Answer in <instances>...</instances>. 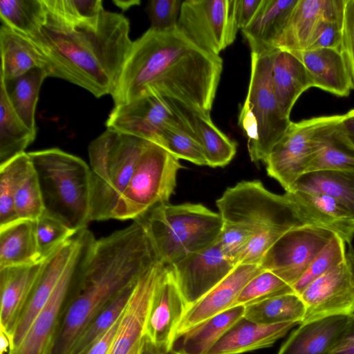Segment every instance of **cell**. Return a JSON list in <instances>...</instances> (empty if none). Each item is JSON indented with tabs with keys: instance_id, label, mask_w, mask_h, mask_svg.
I'll return each mask as SVG.
<instances>
[{
	"instance_id": "obj_1",
	"label": "cell",
	"mask_w": 354,
	"mask_h": 354,
	"mask_svg": "<svg viewBox=\"0 0 354 354\" xmlns=\"http://www.w3.org/2000/svg\"><path fill=\"white\" fill-rule=\"evenodd\" d=\"M222 71V58L198 47L178 27L149 28L133 41L111 95L115 106L161 97L190 112L209 113Z\"/></svg>"
},
{
	"instance_id": "obj_2",
	"label": "cell",
	"mask_w": 354,
	"mask_h": 354,
	"mask_svg": "<svg viewBox=\"0 0 354 354\" xmlns=\"http://www.w3.org/2000/svg\"><path fill=\"white\" fill-rule=\"evenodd\" d=\"M158 260L142 227L95 239L80 262L46 354H70L87 326Z\"/></svg>"
},
{
	"instance_id": "obj_3",
	"label": "cell",
	"mask_w": 354,
	"mask_h": 354,
	"mask_svg": "<svg viewBox=\"0 0 354 354\" xmlns=\"http://www.w3.org/2000/svg\"><path fill=\"white\" fill-rule=\"evenodd\" d=\"M130 23L104 10L92 26L71 27L46 19L32 40L46 57L50 77L79 86L96 97L111 95L132 46Z\"/></svg>"
},
{
	"instance_id": "obj_4",
	"label": "cell",
	"mask_w": 354,
	"mask_h": 354,
	"mask_svg": "<svg viewBox=\"0 0 354 354\" xmlns=\"http://www.w3.org/2000/svg\"><path fill=\"white\" fill-rule=\"evenodd\" d=\"M216 204L223 223L251 235L239 263L259 265L265 252L284 233L306 225L286 193L274 194L257 180L227 187Z\"/></svg>"
},
{
	"instance_id": "obj_5",
	"label": "cell",
	"mask_w": 354,
	"mask_h": 354,
	"mask_svg": "<svg viewBox=\"0 0 354 354\" xmlns=\"http://www.w3.org/2000/svg\"><path fill=\"white\" fill-rule=\"evenodd\" d=\"M39 181L46 215L77 232L90 222L91 169L58 148L28 152Z\"/></svg>"
},
{
	"instance_id": "obj_6",
	"label": "cell",
	"mask_w": 354,
	"mask_h": 354,
	"mask_svg": "<svg viewBox=\"0 0 354 354\" xmlns=\"http://www.w3.org/2000/svg\"><path fill=\"white\" fill-rule=\"evenodd\" d=\"M134 221L144 229L157 259L167 266L215 243L223 227L219 213L201 203L159 204Z\"/></svg>"
},
{
	"instance_id": "obj_7",
	"label": "cell",
	"mask_w": 354,
	"mask_h": 354,
	"mask_svg": "<svg viewBox=\"0 0 354 354\" xmlns=\"http://www.w3.org/2000/svg\"><path fill=\"white\" fill-rule=\"evenodd\" d=\"M151 143L106 129L89 144L90 221L114 219L120 197L140 157Z\"/></svg>"
},
{
	"instance_id": "obj_8",
	"label": "cell",
	"mask_w": 354,
	"mask_h": 354,
	"mask_svg": "<svg viewBox=\"0 0 354 354\" xmlns=\"http://www.w3.org/2000/svg\"><path fill=\"white\" fill-rule=\"evenodd\" d=\"M273 51L251 53L248 91L239 115V124L248 138L250 160L257 164L265 160L292 122L281 112L273 91Z\"/></svg>"
},
{
	"instance_id": "obj_9",
	"label": "cell",
	"mask_w": 354,
	"mask_h": 354,
	"mask_svg": "<svg viewBox=\"0 0 354 354\" xmlns=\"http://www.w3.org/2000/svg\"><path fill=\"white\" fill-rule=\"evenodd\" d=\"M183 167L178 158L151 143L140 157L120 197L114 219L134 221L153 207L169 203Z\"/></svg>"
},
{
	"instance_id": "obj_10",
	"label": "cell",
	"mask_w": 354,
	"mask_h": 354,
	"mask_svg": "<svg viewBox=\"0 0 354 354\" xmlns=\"http://www.w3.org/2000/svg\"><path fill=\"white\" fill-rule=\"evenodd\" d=\"M343 118L342 115L314 117L291 122L285 134L263 162L268 175L288 191L308 171L326 134Z\"/></svg>"
},
{
	"instance_id": "obj_11",
	"label": "cell",
	"mask_w": 354,
	"mask_h": 354,
	"mask_svg": "<svg viewBox=\"0 0 354 354\" xmlns=\"http://www.w3.org/2000/svg\"><path fill=\"white\" fill-rule=\"evenodd\" d=\"M177 27L198 47L219 55L239 30L236 0L183 1Z\"/></svg>"
},
{
	"instance_id": "obj_12",
	"label": "cell",
	"mask_w": 354,
	"mask_h": 354,
	"mask_svg": "<svg viewBox=\"0 0 354 354\" xmlns=\"http://www.w3.org/2000/svg\"><path fill=\"white\" fill-rule=\"evenodd\" d=\"M335 234L319 226L305 225L294 227L268 249L259 265L292 286Z\"/></svg>"
},
{
	"instance_id": "obj_13",
	"label": "cell",
	"mask_w": 354,
	"mask_h": 354,
	"mask_svg": "<svg viewBox=\"0 0 354 354\" xmlns=\"http://www.w3.org/2000/svg\"><path fill=\"white\" fill-rule=\"evenodd\" d=\"M189 120L190 112L174 101L149 97L115 106L106 126L158 145L164 129Z\"/></svg>"
},
{
	"instance_id": "obj_14",
	"label": "cell",
	"mask_w": 354,
	"mask_h": 354,
	"mask_svg": "<svg viewBox=\"0 0 354 354\" xmlns=\"http://www.w3.org/2000/svg\"><path fill=\"white\" fill-rule=\"evenodd\" d=\"M169 266L188 308L219 283L236 265L216 241Z\"/></svg>"
},
{
	"instance_id": "obj_15",
	"label": "cell",
	"mask_w": 354,
	"mask_h": 354,
	"mask_svg": "<svg viewBox=\"0 0 354 354\" xmlns=\"http://www.w3.org/2000/svg\"><path fill=\"white\" fill-rule=\"evenodd\" d=\"M299 296L306 307L301 324L354 315V281L346 260L312 282Z\"/></svg>"
},
{
	"instance_id": "obj_16",
	"label": "cell",
	"mask_w": 354,
	"mask_h": 354,
	"mask_svg": "<svg viewBox=\"0 0 354 354\" xmlns=\"http://www.w3.org/2000/svg\"><path fill=\"white\" fill-rule=\"evenodd\" d=\"M167 268L158 261L139 279L122 313L109 354H129L142 342L156 289Z\"/></svg>"
},
{
	"instance_id": "obj_17",
	"label": "cell",
	"mask_w": 354,
	"mask_h": 354,
	"mask_svg": "<svg viewBox=\"0 0 354 354\" xmlns=\"http://www.w3.org/2000/svg\"><path fill=\"white\" fill-rule=\"evenodd\" d=\"M95 240L92 234L86 241L62 274L48 302L35 319L19 347L8 354H46L77 266Z\"/></svg>"
},
{
	"instance_id": "obj_18",
	"label": "cell",
	"mask_w": 354,
	"mask_h": 354,
	"mask_svg": "<svg viewBox=\"0 0 354 354\" xmlns=\"http://www.w3.org/2000/svg\"><path fill=\"white\" fill-rule=\"evenodd\" d=\"M187 308L168 266L156 289L144 337L158 347L171 350L177 328Z\"/></svg>"
},
{
	"instance_id": "obj_19",
	"label": "cell",
	"mask_w": 354,
	"mask_h": 354,
	"mask_svg": "<svg viewBox=\"0 0 354 354\" xmlns=\"http://www.w3.org/2000/svg\"><path fill=\"white\" fill-rule=\"evenodd\" d=\"M263 270L259 264L236 265L219 283L187 308L175 336L207 319L234 307L244 286L252 278Z\"/></svg>"
},
{
	"instance_id": "obj_20",
	"label": "cell",
	"mask_w": 354,
	"mask_h": 354,
	"mask_svg": "<svg viewBox=\"0 0 354 354\" xmlns=\"http://www.w3.org/2000/svg\"><path fill=\"white\" fill-rule=\"evenodd\" d=\"M345 0H297L275 49H307L317 28L326 19L342 17Z\"/></svg>"
},
{
	"instance_id": "obj_21",
	"label": "cell",
	"mask_w": 354,
	"mask_h": 354,
	"mask_svg": "<svg viewBox=\"0 0 354 354\" xmlns=\"http://www.w3.org/2000/svg\"><path fill=\"white\" fill-rule=\"evenodd\" d=\"M44 259L31 265L0 268V329L8 335L12 343L17 324L39 278Z\"/></svg>"
},
{
	"instance_id": "obj_22",
	"label": "cell",
	"mask_w": 354,
	"mask_h": 354,
	"mask_svg": "<svg viewBox=\"0 0 354 354\" xmlns=\"http://www.w3.org/2000/svg\"><path fill=\"white\" fill-rule=\"evenodd\" d=\"M295 204L306 225L329 229L347 243L354 238V220L332 198L317 193L289 190L285 192Z\"/></svg>"
},
{
	"instance_id": "obj_23",
	"label": "cell",
	"mask_w": 354,
	"mask_h": 354,
	"mask_svg": "<svg viewBox=\"0 0 354 354\" xmlns=\"http://www.w3.org/2000/svg\"><path fill=\"white\" fill-rule=\"evenodd\" d=\"M351 317L337 315L301 324L277 354H329L346 330Z\"/></svg>"
},
{
	"instance_id": "obj_24",
	"label": "cell",
	"mask_w": 354,
	"mask_h": 354,
	"mask_svg": "<svg viewBox=\"0 0 354 354\" xmlns=\"http://www.w3.org/2000/svg\"><path fill=\"white\" fill-rule=\"evenodd\" d=\"M297 322L261 324L241 318L211 348L207 354H239L272 346Z\"/></svg>"
},
{
	"instance_id": "obj_25",
	"label": "cell",
	"mask_w": 354,
	"mask_h": 354,
	"mask_svg": "<svg viewBox=\"0 0 354 354\" xmlns=\"http://www.w3.org/2000/svg\"><path fill=\"white\" fill-rule=\"evenodd\" d=\"M292 53L305 66L313 87L339 97L348 96L353 89L352 80L340 49L321 48Z\"/></svg>"
},
{
	"instance_id": "obj_26",
	"label": "cell",
	"mask_w": 354,
	"mask_h": 354,
	"mask_svg": "<svg viewBox=\"0 0 354 354\" xmlns=\"http://www.w3.org/2000/svg\"><path fill=\"white\" fill-rule=\"evenodd\" d=\"M297 0H263L256 15L241 32L251 53L262 54L275 50Z\"/></svg>"
},
{
	"instance_id": "obj_27",
	"label": "cell",
	"mask_w": 354,
	"mask_h": 354,
	"mask_svg": "<svg viewBox=\"0 0 354 354\" xmlns=\"http://www.w3.org/2000/svg\"><path fill=\"white\" fill-rule=\"evenodd\" d=\"M272 83L280 109L289 118L297 99L313 87L301 61L292 52L281 49H275L272 53Z\"/></svg>"
},
{
	"instance_id": "obj_28",
	"label": "cell",
	"mask_w": 354,
	"mask_h": 354,
	"mask_svg": "<svg viewBox=\"0 0 354 354\" xmlns=\"http://www.w3.org/2000/svg\"><path fill=\"white\" fill-rule=\"evenodd\" d=\"M1 73L4 82L19 77L35 68L50 66L44 55L28 37L1 25L0 28Z\"/></svg>"
},
{
	"instance_id": "obj_29",
	"label": "cell",
	"mask_w": 354,
	"mask_h": 354,
	"mask_svg": "<svg viewBox=\"0 0 354 354\" xmlns=\"http://www.w3.org/2000/svg\"><path fill=\"white\" fill-rule=\"evenodd\" d=\"M245 306H234L176 335L171 350L178 354H207L221 336L243 317Z\"/></svg>"
},
{
	"instance_id": "obj_30",
	"label": "cell",
	"mask_w": 354,
	"mask_h": 354,
	"mask_svg": "<svg viewBox=\"0 0 354 354\" xmlns=\"http://www.w3.org/2000/svg\"><path fill=\"white\" fill-rule=\"evenodd\" d=\"M42 259L35 221L18 220L0 227V268L31 265Z\"/></svg>"
},
{
	"instance_id": "obj_31",
	"label": "cell",
	"mask_w": 354,
	"mask_h": 354,
	"mask_svg": "<svg viewBox=\"0 0 354 354\" xmlns=\"http://www.w3.org/2000/svg\"><path fill=\"white\" fill-rule=\"evenodd\" d=\"M289 190L328 196L343 207L354 220V173L335 170L306 172Z\"/></svg>"
},
{
	"instance_id": "obj_32",
	"label": "cell",
	"mask_w": 354,
	"mask_h": 354,
	"mask_svg": "<svg viewBox=\"0 0 354 354\" xmlns=\"http://www.w3.org/2000/svg\"><path fill=\"white\" fill-rule=\"evenodd\" d=\"M0 166L16 156L35 140L36 132L30 130L13 109L4 86L0 82Z\"/></svg>"
},
{
	"instance_id": "obj_33",
	"label": "cell",
	"mask_w": 354,
	"mask_h": 354,
	"mask_svg": "<svg viewBox=\"0 0 354 354\" xmlns=\"http://www.w3.org/2000/svg\"><path fill=\"white\" fill-rule=\"evenodd\" d=\"M48 77L49 75L46 69L35 68L9 81H0L16 113L30 130L36 133V106L41 86Z\"/></svg>"
},
{
	"instance_id": "obj_34",
	"label": "cell",
	"mask_w": 354,
	"mask_h": 354,
	"mask_svg": "<svg viewBox=\"0 0 354 354\" xmlns=\"http://www.w3.org/2000/svg\"><path fill=\"white\" fill-rule=\"evenodd\" d=\"M193 129L202 147L207 166L223 167L236 153V143L212 122L209 113L190 112Z\"/></svg>"
},
{
	"instance_id": "obj_35",
	"label": "cell",
	"mask_w": 354,
	"mask_h": 354,
	"mask_svg": "<svg viewBox=\"0 0 354 354\" xmlns=\"http://www.w3.org/2000/svg\"><path fill=\"white\" fill-rule=\"evenodd\" d=\"M306 307L295 292L272 297L245 306L243 317L261 324L297 322L301 324Z\"/></svg>"
},
{
	"instance_id": "obj_36",
	"label": "cell",
	"mask_w": 354,
	"mask_h": 354,
	"mask_svg": "<svg viewBox=\"0 0 354 354\" xmlns=\"http://www.w3.org/2000/svg\"><path fill=\"white\" fill-rule=\"evenodd\" d=\"M340 122L326 134L307 172L335 170L354 173V146L342 132Z\"/></svg>"
},
{
	"instance_id": "obj_37",
	"label": "cell",
	"mask_w": 354,
	"mask_h": 354,
	"mask_svg": "<svg viewBox=\"0 0 354 354\" xmlns=\"http://www.w3.org/2000/svg\"><path fill=\"white\" fill-rule=\"evenodd\" d=\"M0 17L3 25L30 37L45 24L46 9L43 0H1Z\"/></svg>"
},
{
	"instance_id": "obj_38",
	"label": "cell",
	"mask_w": 354,
	"mask_h": 354,
	"mask_svg": "<svg viewBox=\"0 0 354 354\" xmlns=\"http://www.w3.org/2000/svg\"><path fill=\"white\" fill-rule=\"evenodd\" d=\"M31 167L32 162L26 152L0 166V227L19 220L15 196Z\"/></svg>"
},
{
	"instance_id": "obj_39",
	"label": "cell",
	"mask_w": 354,
	"mask_h": 354,
	"mask_svg": "<svg viewBox=\"0 0 354 354\" xmlns=\"http://www.w3.org/2000/svg\"><path fill=\"white\" fill-rule=\"evenodd\" d=\"M46 19L71 26L96 24L105 10L102 0H43Z\"/></svg>"
},
{
	"instance_id": "obj_40",
	"label": "cell",
	"mask_w": 354,
	"mask_h": 354,
	"mask_svg": "<svg viewBox=\"0 0 354 354\" xmlns=\"http://www.w3.org/2000/svg\"><path fill=\"white\" fill-rule=\"evenodd\" d=\"M136 283L124 288L95 317L81 333L70 354H86L92 345L113 326L123 313Z\"/></svg>"
},
{
	"instance_id": "obj_41",
	"label": "cell",
	"mask_w": 354,
	"mask_h": 354,
	"mask_svg": "<svg viewBox=\"0 0 354 354\" xmlns=\"http://www.w3.org/2000/svg\"><path fill=\"white\" fill-rule=\"evenodd\" d=\"M158 145L167 149L177 158L204 166L207 162L202 147L189 122L171 125L162 131Z\"/></svg>"
},
{
	"instance_id": "obj_42",
	"label": "cell",
	"mask_w": 354,
	"mask_h": 354,
	"mask_svg": "<svg viewBox=\"0 0 354 354\" xmlns=\"http://www.w3.org/2000/svg\"><path fill=\"white\" fill-rule=\"evenodd\" d=\"M345 243L339 236L335 234L292 286L294 292L300 295L312 282L343 263L346 260Z\"/></svg>"
},
{
	"instance_id": "obj_43",
	"label": "cell",
	"mask_w": 354,
	"mask_h": 354,
	"mask_svg": "<svg viewBox=\"0 0 354 354\" xmlns=\"http://www.w3.org/2000/svg\"><path fill=\"white\" fill-rule=\"evenodd\" d=\"M292 292H295L290 285L272 272L263 270L244 286L234 306H246L272 297Z\"/></svg>"
},
{
	"instance_id": "obj_44",
	"label": "cell",
	"mask_w": 354,
	"mask_h": 354,
	"mask_svg": "<svg viewBox=\"0 0 354 354\" xmlns=\"http://www.w3.org/2000/svg\"><path fill=\"white\" fill-rule=\"evenodd\" d=\"M15 208L19 220L35 221L44 213L41 192L32 165L17 190Z\"/></svg>"
},
{
	"instance_id": "obj_45",
	"label": "cell",
	"mask_w": 354,
	"mask_h": 354,
	"mask_svg": "<svg viewBox=\"0 0 354 354\" xmlns=\"http://www.w3.org/2000/svg\"><path fill=\"white\" fill-rule=\"evenodd\" d=\"M35 224L37 243L41 259L46 258L76 233L45 214L36 220Z\"/></svg>"
},
{
	"instance_id": "obj_46",
	"label": "cell",
	"mask_w": 354,
	"mask_h": 354,
	"mask_svg": "<svg viewBox=\"0 0 354 354\" xmlns=\"http://www.w3.org/2000/svg\"><path fill=\"white\" fill-rule=\"evenodd\" d=\"M180 0H151L147 12L151 21L149 28L165 31L177 27L182 5Z\"/></svg>"
},
{
	"instance_id": "obj_47",
	"label": "cell",
	"mask_w": 354,
	"mask_h": 354,
	"mask_svg": "<svg viewBox=\"0 0 354 354\" xmlns=\"http://www.w3.org/2000/svg\"><path fill=\"white\" fill-rule=\"evenodd\" d=\"M250 239L251 235L245 230L223 223L217 242L224 254L237 265Z\"/></svg>"
},
{
	"instance_id": "obj_48",
	"label": "cell",
	"mask_w": 354,
	"mask_h": 354,
	"mask_svg": "<svg viewBox=\"0 0 354 354\" xmlns=\"http://www.w3.org/2000/svg\"><path fill=\"white\" fill-rule=\"evenodd\" d=\"M342 17H331L322 21L306 50L340 49Z\"/></svg>"
},
{
	"instance_id": "obj_49",
	"label": "cell",
	"mask_w": 354,
	"mask_h": 354,
	"mask_svg": "<svg viewBox=\"0 0 354 354\" xmlns=\"http://www.w3.org/2000/svg\"><path fill=\"white\" fill-rule=\"evenodd\" d=\"M340 50L346 63L354 89V0H345Z\"/></svg>"
},
{
	"instance_id": "obj_50",
	"label": "cell",
	"mask_w": 354,
	"mask_h": 354,
	"mask_svg": "<svg viewBox=\"0 0 354 354\" xmlns=\"http://www.w3.org/2000/svg\"><path fill=\"white\" fill-rule=\"evenodd\" d=\"M263 0H236V21L239 30L244 29L256 15Z\"/></svg>"
},
{
	"instance_id": "obj_51",
	"label": "cell",
	"mask_w": 354,
	"mask_h": 354,
	"mask_svg": "<svg viewBox=\"0 0 354 354\" xmlns=\"http://www.w3.org/2000/svg\"><path fill=\"white\" fill-rule=\"evenodd\" d=\"M122 315L113 326L92 345L86 354H109L117 333Z\"/></svg>"
},
{
	"instance_id": "obj_52",
	"label": "cell",
	"mask_w": 354,
	"mask_h": 354,
	"mask_svg": "<svg viewBox=\"0 0 354 354\" xmlns=\"http://www.w3.org/2000/svg\"><path fill=\"white\" fill-rule=\"evenodd\" d=\"M329 354H354V315L342 338Z\"/></svg>"
},
{
	"instance_id": "obj_53",
	"label": "cell",
	"mask_w": 354,
	"mask_h": 354,
	"mask_svg": "<svg viewBox=\"0 0 354 354\" xmlns=\"http://www.w3.org/2000/svg\"><path fill=\"white\" fill-rule=\"evenodd\" d=\"M339 126L345 136L354 146V109L343 114Z\"/></svg>"
},
{
	"instance_id": "obj_54",
	"label": "cell",
	"mask_w": 354,
	"mask_h": 354,
	"mask_svg": "<svg viewBox=\"0 0 354 354\" xmlns=\"http://www.w3.org/2000/svg\"><path fill=\"white\" fill-rule=\"evenodd\" d=\"M140 354H178L171 350L167 351L156 346L148 341L145 337Z\"/></svg>"
},
{
	"instance_id": "obj_55",
	"label": "cell",
	"mask_w": 354,
	"mask_h": 354,
	"mask_svg": "<svg viewBox=\"0 0 354 354\" xmlns=\"http://www.w3.org/2000/svg\"><path fill=\"white\" fill-rule=\"evenodd\" d=\"M118 8H120L122 10H127L131 7L133 6H137L140 3V1L138 0H128V1H118L115 0L113 1Z\"/></svg>"
},
{
	"instance_id": "obj_56",
	"label": "cell",
	"mask_w": 354,
	"mask_h": 354,
	"mask_svg": "<svg viewBox=\"0 0 354 354\" xmlns=\"http://www.w3.org/2000/svg\"><path fill=\"white\" fill-rule=\"evenodd\" d=\"M346 261L354 281V250L351 248L346 254Z\"/></svg>"
},
{
	"instance_id": "obj_57",
	"label": "cell",
	"mask_w": 354,
	"mask_h": 354,
	"mask_svg": "<svg viewBox=\"0 0 354 354\" xmlns=\"http://www.w3.org/2000/svg\"><path fill=\"white\" fill-rule=\"evenodd\" d=\"M143 339H144V338H143ZM142 344H143V340L136 348H134L133 349V351L129 354H140Z\"/></svg>"
}]
</instances>
